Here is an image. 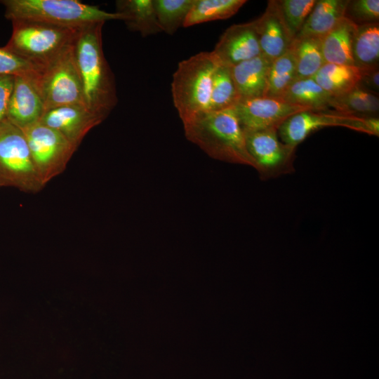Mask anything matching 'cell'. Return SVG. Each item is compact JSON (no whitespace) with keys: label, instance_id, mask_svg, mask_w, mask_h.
<instances>
[{"label":"cell","instance_id":"cell-4","mask_svg":"<svg viewBox=\"0 0 379 379\" xmlns=\"http://www.w3.org/2000/svg\"><path fill=\"white\" fill-rule=\"evenodd\" d=\"M219 63L213 51L198 53L178 63L173 74L171 93L182 123L210 111L213 77Z\"/></svg>","mask_w":379,"mask_h":379},{"label":"cell","instance_id":"cell-21","mask_svg":"<svg viewBox=\"0 0 379 379\" xmlns=\"http://www.w3.org/2000/svg\"><path fill=\"white\" fill-rule=\"evenodd\" d=\"M291 49L294 57L296 79L313 77L326 63L321 50V37H295Z\"/></svg>","mask_w":379,"mask_h":379},{"label":"cell","instance_id":"cell-5","mask_svg":"<svg viewBox=\"0 0 379 379\" xmlns=\"http://www.w3.org/2000/svg\"><path fill=\"white\" fill-rule=\"evenodd\" d=\"M12 24V34L5 47L40 69L73 44L80 30L27 20Z\"/></svg>","mask_w":379,"mask_h":379},{"label":"cell","instance_id":"cell-22","mask_svg":"<svg viewBox=\"0 0 379 379\" xmlns=\"http://www.w3.org/2000/svg\"><path fill=\"white\" fill-rule=\"evenodd\" d=\"M332 98L311 77L295 79L279 99L309 107L312 111H326L330 108Z\"/></svg>","mask_w":379,"mask_h":379},{"label":"cell","instance_id":"cell-24","mask_svg":"<svg viewBox=\"0 0 379 379\" xmlns=\"http://www.w3.org/2000/svg\"><path fill=\"white\" fill-rule=\"evenodd\" d=\"M246 3L245 0H195L183 27L229 18Z\"/></svg>","mask_w":379,"mask_h":379},{"label":"cell","instance_id":"cell-23","mask_svg":"<svg viewBox=\"0 0 379 379\" xmlns=\"http://www.w3.org/2000/svg\"><path fill=\"white\" fill-rule=\"evenodd\" d=\"M352 58L354 65L361 69L378 66V22L357 26L352 43Z\"/></svg>","mask_w":379,"mask_h":379},{"label":"cell","instance_id":"cell-31","mask_svg":"<svg viewBox=\"0 0 379 379\" xmlns=\"http://www.w3.org/2000/svg\"><path fill=\"white\" fill-rule=\"evenodd\" d=\"M345 17L357 25L377 22L379 19V1L349 0Z\"/></svg>","mask_w":379,"mask_h":379},{"label":"cell","instance_id":"cell-20","mask_svg":"<svg viewBox=\"0 0 379 379\" xmlns=\"http://www.w3.org/2000/svg\"><path fill=\"white\" fill-rule=\"evenodd\" d=\"M362 69L355 65L325 63L312 77L331 96L343 95L359 85Z\"/></svg>","mask_w":379,"mask_h":379},{"label":"cell","instance_id":"cell-18","mask_svg":"<svg viewBox=\"0 0 379 379\" xmlns=\"http://www.w3.org/2000/svg\"><path fill=\"white\" fill-rule=\"evenodd\" d=\"M348 2L349 0L317 1L295 37H322L345 17Z\"/></svg>","mask_w":379,"mask_h":379},{"label":"cell","instance_id":"cell-13","mask_svg":"<svg viewBox=\"0 0 379 379\" xmlns=\"http://www.w3.org/2000/svg\"><path fill=\"white\" fill-rule=\"evenodd\" d=\"M261 55L271 62L286 53L294 38L284 21L277 0H270L264 13L253 20Z\"/></svg>","mask_w":379,"mask_h":379},{"label":"cell","instance_id":"cell-16","mask_svg":"<svg viewBox=\"0 0 379 379\" xmlns=\"http://www.w3.org/2000/svg\"><path fill=\"white\" fill-rule=\"evenodd\" d=\"M270 65L260 55L230 67L239 100L265 96Z\"/></svg>","mask_w":379,"mask_h":379},{"label":"cell","instance_id":"cell-10","mask_svg":"<svg viewBox=\"0 0 379 379\" xmlns=\"http://www.w3.org/2000/svg\"><path fill=\"white\" fill-rule=\"evenodd\" d=\"M248 152L255 163V170L263 180L291 174L296 147L284 143L278 128L244 132Z\"/></svg>","mask_w":379,"mask_h":379},{"label":"cell","instance_id":"cell-6","mask_svg":"<svg viewBox=\"0 0 379 379\" xmlns=\"http://www.w3.org/2000/svg\"><path fill=\"white\" fill-rule=\"evenodd\" d=\"M31 81L41 97L45 112L67 105L85 107L74 60V43L41 67Z\"/></svg>","mask_w":379,"mask_h":379},{"label":"cell","instance_id":"cell-25","mask_svg":"<svg viewBox=\"0 0 379 379\" xmlns=\"http://www.w3.org/2000/svg\"><path fill=\"white\" fill-rule=\"evenodd\" d=\"M330 108L343 114H371L378 111L379 100L372 92L358 85L343 95L333 97Z\"/></svg>","mask_w":379,"mask_h":379},{"label":"cell","instance_id":"cell-19","mask_svg":"<svg viewBox=\"0 0 379 379\" xmlns=\"http://www.w3.org/2000/svg\"><path fill=\"white\" fill-rule=\"evenodd\" d=\"M115 6L116 13L124 17L123 21L131 32L142 37L162 32L153 0H117Z\"/></svg>","mask_w":379,"mask_h":379},{"label":"cell","instance_id":"cell-27","mask_svg":"<svg viewBox=\"0 0 379 379\" xmlns=\"http://www.w3.org/2000/svg\"><path fill=\"white\" fill-rule=\"evenodd\" d=\"M239 100L230 67L220 62L213 77L210 110L218 111L233 107Z\"/></svg>","mask_w":379,"mask_h":379},{"label":"cell","instance_id":"cell-17","mask_svg":"<svg viewBox=\"0 0 379 379\" xmlns=\"http://www.w3.org/2000/svg\"><path fill=\"white\" fill-rule=\"evenodd\" d=\"M357 26L345 17L331 31L321 37V50L326 63L354 65L352 43Z\"/></svg>","mask_w":379,"mask_h":379},{"label":"cell","instance_id":"cell-29","mask_svg":"<svg viewBox=\"0 0 379 379\" xmlns=\"http://www.w3.org/2000/svg\"><path fill=\"white\" fill-rule=\"evenodd\" d=\"M316 2L317 0H277L284 21L293 38L300 31Z\"/></svg>","mask_w":379,"mask_h":379},{"label":"cell","instance_id":"cell-28","mask_svg":"<svg viewBox=\"0 0 379 379\" xmlns=\"http://www.w3.org/2000/svg\"><path fill=\"white\" fill-rule=\"evenodd\" d=\"M195 0H153L159 26L162 32L173 34L183 27L185 18Z\"/></svg>","mask_w":379,"mask_h":379},{"label":"cell","instance_id":"cell-2","mask_svg":"<svg viewBox=\"0 0 379 379\" xmlns=\"http://www.w3.org/2000/svg\"><path fill=\"white\" fill-rule=\"evenodd\" d=\"M182 124L186 138L211 158L255 169L233 107L202 112Z\"/></svg>","mask_w":379,"mask_h":379},{"label":"cell","instance_id":"cell-8","mask_svg":"<svg viewBox=\"0 0 379 379\" xmlns=\"http://www.w3.org/2000/svg\"><path fill=\"white\" fill-rule=\"evenodd\" d=\"M345 127L370 135H379V119L335 111L307 110L287 119L278 128V135L285 144L296 147L308 135L325 127Z\"/></svg>","mask_w":379,"mask_h":379},{"label":"cell","instance_id":"cell-32","mask_svg":"<svg viewBox=\"0 0 379 379\" xmlns=\"http://www.w3.org/2000/svg\"><path fill=\"white\" fill-rule=\"evenodd\" d=\"M15 77H0V122L6 119L8 103L14 86Z\"/></svg>","mask_w":379,"mask_h":379},{"label":"cell","instance_id":"cell-12","mask_svg":"<svg viewBox=\"0 0 379 379\" xmlns=\"http://www.w3.org/2000/svg\"><path fill=\"white\" fill-rule=\"evenodd\" d=\"M212 51L221 64L229 67L261 55L253 20L229 27Z\"/></svg>","mask_w":379,"mask_h":379},{"label":"cell","instance_id":"cell-14","mask_svg":"<svg viewBox=\"0 0 379 379\" xmlns=\"http://www.w3.org/2000/svg\"><path fill=\"white\" fill-rule=\"evenodd\" d=\"M39 122L60 133L78 148L87 133L102 121L84 106L67 105L46 111Z\"/></svg>","mask_w":379,"mask_h":379},{"label":"cell","instance_id":"cell-3","mask_svg":"<svg viewBox=\"0 0 379 379\" xmlns=\"http://www.w3.org/2000/svg\"><path fill=\"white\" fill-rule=\"evenodd\" d=\"M5 17L13 21L27 20L81 29L109 20H124L116 12L110 13L78 0H3Z\"/></svg>","mask_w":379,"mask_h":379},{"label":"cell","instance_id":"cell-7","mask_svg":"<svg viewBox=\"0 0 379 379\" xmlns=\"http://www.w3.org/2000/svg\"><path fill=\"white\" fill-rule=\"evenodd\" d=\"M0 186L30 193L44 187L35 171L22 131L6 119L0 122Z\"/></svg>","mask_w":379,"mask_h":379},{"label":"cell","instance_id":"cell-11","mask_svg":"<svg viewBox=\"0 0 379 379\" xmlns=\"http://www.w3.org/2000/svg\"><path fill=\"white\" fill-rule=\"evenodd\" d=\"M244 132L279 127L292 115L312 108L270 97L240 100L233 107Z\"/></svg>","mask_w":379,"mask_h":379},{"label":"cell","instance_id":"cell-30","mask_svg":"<svg viewBox=\"0 0 379 379\" xmlns=\"http://www.w3.org/2000/svg\"><path fill=\"white\" fill-rule=\"evenodd\" d=\"M40 68L7 49L0 48V77L13 76L33 80Z\"/></svg>","mask_w":379,"mask_h":379},{"label":"cell","instance_id":"cell-9","mask_svg":"<svg viewBox=\"0 0 379 379\" xmlns=\"http://www.w3.org/2000/svg\"><path fill=\"white\" fill-rule=\"evenodd\" d=\"M44 186L62 173L77 147L54 129L38 122L21 129Z\"/></svg>","mask_w":379,"mask_h":379},{"label":"cell","instance_id":"cell-1","mask_svg":"<svg viewBox=\"0 0 379 379\" xmlns=\"http://www.w3.org/2000/svg\"><path fill=\"white\" fill-rule=\"evenodd\" d=\"M104 22L81 29L74 42V55L85 107L102 121L117 104L114 75L102 48Z\"/></svg>","mask_w":379,"mask_h":379},{"label":"cell","instance_id":"cell-15","mask_svg":"<svg viewBox=\"0 0 379 379\" xmlns=\"http://www.w3.org/2000/svg\"><path fill=\"white\" fill-rule=\"evenodd\" d=\"M44 112L43 102L31 79L15 77L6 119L22 129L39 122Z\"/></svg>","mask_w":379,"mask_h":379},{"label":"cell","instance_id":"cell-26","mask_svg":"<svg viewBox=\"0 0 379 379\" xmlns=\"http://www.w3.org/2000/svg\"><path fill=\"white\" fill-rule=\"evenodd\" d=\"M296 79L294 57L288 50L271 62L265 97L279 99Z\"/></svg>","mask_w":379,"mask_h":379},{"label":"cell","instance_id":"cell-33","mask_svg":"<svg viewBox=\"0 0 379 379\" xmlns=\"http://www.w3.org/2000/svg\"><path fill=\"white\" fill-rule=\"evenodd\" d=\"M359 85L371 92L378 91L379 88L378 66L362 69V77Z\"/></svg>","mask_w":379,"mask_h":379}]
</instances>
